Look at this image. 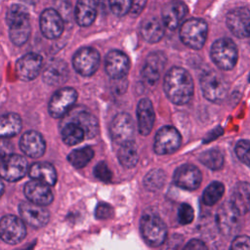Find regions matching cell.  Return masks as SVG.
<instances>
[{
  "instance_id": "cell-16",
  "label": "cell",
  "mask_w": 250,
  "mask_h": 250,
  "mask_svg": "<svg viewBox=\"0 0 250 250\" xmlns=\"http://www.w3.org/2000/svg\"><path fill=\"white\" fill-rule=\"evenodd\" d=\"M227 24L233 35L239 38L250 36V11L246 8H236L227 17Z\"/></svg>"
},
{
  "instance_id": "cell-41",
  "label": "cell",
  "mask_w": 250,
  "mask_h": 250,
  "mask_svg": "<svg viewBox=\"0 0 250 250\" xmlns=\"http://www.w3.org/2000/svg\"><path fill=\"white\" fill-rule=\"evenodd\" d=\"M194 217L193 209L188 203H183L178 209V221L181 225H188Z\"/></svg>"
},
{
  "instance_id": "cell-8",
  "label": "cell",
  "mask_w": 250,
  "mask_h": 250,
  "mask_svg": "<svg viewBox=\"0 0 250 250\" xmlns=\"http://www.w3.org/2000/svg\"><path fill=\"white\" fill-rule=\"evenodd\" d=\"M240 214L232 206L230 201L223 203L217 211L216 221L218 229L226 236L235 234L240 229Z\"/></svg>"
},
{
  "instance_id": "cell-34",
  "label": "cell",
  "mask_w": 250,
  "mask_h": 250,
  "mask_svg": "<svg viewBox=\"0 0 250 250\" xmlns=\"http://www.w3.org/2000/svg\"><path fill=\"white\" fill-rule=\"evenodd\" d=\"M94 150L90 146H85L77 149H73L67 156L69 163L79 169L86 166L93 158Z\"/></svg>"
},
{
  "instance_id": "cell-30",
  "label": "cell",
  "mask_w": 250,
  "mask_h": 250,
  "mask_svg": "<svg viewBox=\"0 0 250 250\" xmlns=\"http://www.w3.org/2000/svg\"><path fill=\"white\" fill-rule=\"evenodd\" d=\"M21 118L17 113L0 115V138L6 139L16 136L21 130Z\"/></svg>"
},
{
  "instance_id": "cell-47",
  "label": "cell",
  "mask_w": 250,
  "mask_h": 250,
  "mask_svg": "<svg viewBox=\"0 0 250 250\" xmlns=\"http://www.w3.org/2000/svg\"><path fill=\"white\" fill-rule=\"evenodd\" d=\"M206 248H207L206 244L199 239H191L185 246V249L187 250H201Z\"/></svg>"
},
{
  "instance_id": "cell-22",
  "label": "cell",
  "mask_w": 250,
  "mask_h": 250,
  "mask_svg": "<svg viewBox=\"0 0 250 250\" xmlns=\"http://www.w3.org/2000/svg\"><path fill=\"white\" fill-rule=\"evenodd\" d=\"M21 151L32 158L42 156L46 149V143L42 135L36 131L25 132L20 140Z\"/></svg>"
},
{
  "instance_id": "cell-5",
  "label": "cell",
  "mask_w": 250,
  "mask_h": 250,
  "mask_svg": "<svg viewBox=\"0 0 250 250\" xmlns=\"http://www.w3.org/2000/svg\"><path fill=\"white\" fill-rule=\"evenodd\" d=\"M200 86L204 97L213 103L222 102L229 91L227 80L220 73L213 70L201 75Z\"/></svg>"
},
{
  "instance_id": "cell-17",
  "label": "cell",
  "mask_w": 250,
  "mask_h": 250,
  "mask_svg": "<svg viewBox=\"0 0 250 250\" xmlns=\"http://www.w3.org/2000/svg\"><path fill=\"white\" fill-rule=\"evenodd\" d=\"M43 59L39 54L28 53L18 60L16 62V70L18 76L24 81L35 79L41 71Z\"/></svg>"
},
{
  "instance_id": "cell-7",
  "label": "cell",
  "mask_w": 250,
  "mask_h": 250,
  "mask_svg": "<svg viewBox=\"0 0 250 250\" xmlns=\"http://www.w3.org/2000/svg\"><path fill=\"white\" fill-rule=\"evenodd\" d=\"M26 234L22 219L15 215H6L0 219V238L11 245L20 243Z\"/></svg>"
},
{
  "instance_id": "cell-13",
  "label": "cell",
  "mask_w": 250,
  "mask_h": 250,
  "mask_svg": "<svg viewBox=\"0 0 250 250\" xmlns=\"http://www.w3.org/2000/svg\"><path fill=\"white\" fill-rule=\"evenodd\" d=\"M42 34L48 39L60 37L63 31V20L60 12L49 8L41 13L39 20Z\"/></svg>"
},
{
  "instance_id": "cell-18",
  "label": "cell",
  "mask_w": 250,
  "mask_h": 250,
  "mask_svg": "<svg viewBox=\"0 0 250 250\" xmlns=\"http://www.w3.org/2000/svg\"><path fill=\"white\" fill-rule=\"evenodd\" d=\"M202 175L199 169L191 164L179 166L174 173V183L181 188L188 190L196 189L201 184Z\"/></svg>"
},
{
  "instance_id": "cell-42",
  "label": "cell",
  "mask_w": 250,
  "mask_h": 250,
  "mask_svg": "<svg viewBox=\"0 0 250 250\" xmlns=\"http://www.w3.org/2000/svg\"><path fill=\"white\" fill-rule=\"evenodd\" d=\"M94 175L97 179L103 182H109L112 178V173L105 162H99L94 168Z\"/></svg>"
},
{
  "instance_id": "cell-1",
  "label": "cell",
  "mask_w": 250,
  "mask_h": 250,
  "mask_svg": "<svg viewBox=\"0 0 250 250\" xmlns=\"http://www.w3.org/2000/svg\"><path fill=\"white\" fill-rule=\"evenodd\" d=\"M163 88L167 98L173 104H185L192 97L193 81L186 69L175 66L165 75Z\"/></svg>"
},
{
  "instance_id": "cell-6",
  "label": "cell",
  "mask_w": 250,
  "mask_h": 250,
  "mask_svg": "<svg viewBox=\"0 0 250 250\" xmlns=\"http://www.w3.org/2000/svg\"><path fill=\"white\" fill-rule=\"evenodd\" d=\"M77 100V92L70 87H62L50 99L48 109L52 117H63Z\"/></svg>"
},
{
  "instance_id": "cell-48",
  "label": "cell",
  "mask_w": 250,
  "mask_h": 250,
  "mask_svg": "<svg viewBox=\"0 0 250 250\" xmlns=\"http://www.w3.org/2000/svg\"><path fill=\"white\" fill-rule=\"evenodd\" d=\"M3 191H4V185H3V182H2L1 177H0V197L3 194Z\"/></svg>"
},
{
  "instance_id": "cell-40",
  "label": "cell",
  "mask_w": 250,
  "mask_h": 250,
  "mask_svg": "<svg viewBox=\"0 0 250 250\" xmlns=\"http://www.w3.org/2000/svg\"><path fill=\"white\" fill-rule=\"evenodd\" d=\"M111 12L118 17L126 15L131 6V0H108Z\"/></svg>"
},
{
  "instance_id": "cell-3",
  "label": "cell",
  "mask_w": 250,
  "mask_h": 250,
  "mask_svg": "<svg viewBox=\"0 0 250 250\" xmlns=\"http://www.w3.org/2000/svg\"><path fill=\"white\" fill-rule=\"evenodd\" d=\"M207 23L201 19H189L182 22L180 38L182 42L191 49H201L207 38Z\"/></svg>"
},
{
  "instance_id": "cell-33",
  "label": "cell",
  "mask_w": 250,
  "mask_h": 250,
  "mask_svg": "<svg viewBox=\"0 0 250 250\" xmlns=\"http://www.w3.org/2000/svg\"><path fill=\"white\" fill-rule=\"evenodd\" d=\"M84 138L85 133L83 129L73 121L65 124L62 130V139L63 143L68 146L77 145Z\"/></svg>"
},
{
  "instance_id": "cell-36",
  "label": "cell",
  "mask_w": 250,
  "mask_h": 250,
  "mask_svg": "<svg viewBox=\"0 0 250 250\" xmlns=\"http://www.w3.org/2000/svg\"><path fill=\"white\" fill-rule=\"evenodd\" d=\"M165 180L166 176L163 170L153 169L146 175L144 179V185L146 189L150 191H156L163 187V185L165 184Z\"/></svg>"
},
{
  "instance_id": "cell-19",
  "label": "cell",
  "mask_w": 250,
  "mask_h": 250,
  "mask_svg": "<svg viewBox=\"0 0 250 250\" xmlns=\"http://www.w3.org/2000/svg\"><path fill=\"white\" fill-rule=\"evenodd\" d=\"M130 67L128 57L121 51L112 50L107 53L104 60V68L112 79L124 78Z\"/></svg>"
},
{
  "instance_id": "cell-12",
  "label": "cell",
  "mask_w": 250,
  "mask_h": 250,
  "mask_svg": "<svg viewBox=\"0 0 250 250\" xmlns=\"http://www.w3.org/2000/svg\"><path fill=\"white\" fill-rule=\"evenodd\" d=\"M110 135L117 144L133 141L135 135V124L132 117L125 112L117 114L110 124Z\"/></svg>"
},
{
  "instance_id": "cell-26",
  "label": "cell",
  "mask_w": 250,
  "mask_h": 250,
  "mask_svg": "<svg viewBox=\"0 0 250 250\" xmlns=\"http://www.w3.org/2000/svg\"><path fill=\"white\" fill-rule=\"evenodd\" d=\"M28 175L31 179L40 181L48 186H54L57 182L55 167L47 162H36L28 168Z\"/></svg>"
},
{
  "instance_id": "cell-25",
  "label": "cell",
  "mask_w": 250,
  "mask_h": 250,
  "mask_svg": "<svg viewBox=\"0 0 250 250\" xmlns=\"http://www.w3.org/2000/svg\"><path fill=\"white\" fill-rule=\"evenodd\" d=\"M230 203L240 215L250 211V184L246 182L237 183L231 192Z\"/></svg>"
},
{
  "instance_id": "cell-49",
  "label": "cell",
  "mask_w": 250,
  "mask_h": 250,
  "mask_svg": "<svg viewBox=\"0 0 250 250\" xmlns=\"http://www.w3.org/2000/svg\"><path fill=\"white\" fill-rule=\"evenodd\" d=\"M249 81H250V75H249Z\"/></svg>"
},
{
  "instance_id": "cell-21",
  "label": "cell",
  "mask_w": 250,
  "mask_h": 250,
  "mask_svg": "<svg viewBox=\"0 0 250 250\" xmlns=\"http://www.w3.org/2000/svg\"><path fill=\"white\" fill-rule=\"evenodd\" d=\"M47 184H44L37 180H31L27 182L23 188V192L28 201L39 204L48 205L53 201V193Z\"/></svg>"
},
{
  "instance_id": "cell-38",
  "label": "cell",
  "mask_w": 250,
  "mask_h": 250,
  "mask_svg": "<svg viewBox=\"0 0 250 250\" xmlns=\"http://www.w3.org/2000/svg\"><path fill=\"white\" fill-rule=\"evenodd\" d=\"M235 153L242 163L250 166V141H239L235 146Z\"/></svg>"
},
{
  "instance_id": "cell-39",
  "label": "cell",
  "mask_w": 250,
  "mask_h": 250,
  "mask_svg": "<svg viewBox=\"0 0 250 250\" xmlns=\"http://www.w3.org/2000/svg\"><path fill=\"white\" fill-rule=\"evenodd\" d=\"M25 17H29L27 9L21 4H14L7 11L6 21H7V23H9L13 21H16V20H19L21 18H25Z\"/></svg>"
},
{
  "instance_id": "cell-43",
  "label": "cell",
  "mask_w": 250,
  "mask_h": 250,
  "mask_svg": "<svg viewBox=\"0 0 250 250\" xmlns=\"http://www.w3.org/2000/svg\"><path fill=\"white\" fill-rule=\"evenodd\" d=\"M95 216L99 220H106L110 219L113 216V208L104 202H101L96 207Z\"/></svg>"
},
{
  "instance_id": "cell-44",
  "label": "cell",
  "mask_w": 250,
  "mask_h": 250,
  "mask_svg": "<svg viewBox=\"0 0 250 250\" xmlns=\"http://www.w3.org/2000/svg\"><path fill=\"white\" fill-rule=\"evenodd\" d=\"M230 249L239 250V249H250V237L241 235L236 236L230 245Z\"/></svg>"
},
{
  "instance_id": "cell-29",
  "label": "cell",
  "mask_w": 250,
  "mask_h": 250,
  "mask_svg": "<svg viewBox=\"0 0 250 250\" xmlns=\"http://www.w3.org/2000/svg\"><path fill=\"white\" fill-rule=\"evenodd\" d=\"M142 37L148 43L158 42L164 35V25L156 18L145 20L140 27Z\"/></svg>"
},
{
  "instance_id": "cell-10",
  "label": "cell",
  "mask_w": 250,
  "mask_h": 250,
  "mask_svg": "<svg viewBox=\"0 0 250 250\" xmlns=\"http://www.w3.org/2000/svg\"><path fill=\"white\" fill-rule=\"evenodd\" d=\"M28 171L26 159L13 152L0 161V177L8 182H16L23 178Z\"/></svg>"
},
{
  "instance_id": "cell-31",
  "label": "cell",
  "mask_w": 250,
  "mask_h": 250,
  "mask_svg": "<svg viewBox=\"0 0 250 250\" xmlns=\"http://www.w3.org/2000/svg\"><path fill=\"white\" fill-rule=\"evenodd\" d=\"M73 122L77 123L84 131L85 137L93 138L97 135L99 124L97 118L90 112L82 110L73 117Z\"/></svg>"
},
{
  "instance_id": "cell-27",
  "label": "cell",
  "mask_w": 250,
  "mask_h": 250,
  "mask_svg": "<svg viewBox=\"0 0 250 250\" xmlns=\"http://www.w3.org/2000/svg\"><path fill=\"white\" fill-rule=\"evenodd\" d=\"M75 20L80 26L91 25L97 16V4L95 0H77L75 6Z\"/></svg>"
},
{
  "instance_id": "cell-2",
  "label": "cell",
  "mask_w": 250,
  "mask_h": 250,
  "mask_svg": "<svg viewBox=\"0 0 250 250\" xmlns=\"http://www.w3.org/2000/svg\"><path fill=\"white\" fill-rule=\"evenodd\" d=\"M141 232L144 239L153 247L160 246L167 237V228L162 219L153 212H146L141 219Z\"/></svg>"
},
{
  "instance_id": "cell-32",
  "label": "cell",
  "mask_w": 250,
  "mask_h": 250,
  "mask_svg": "<svg viewBox=\"0 0 250 250\" xmlns=\"http://www.w3.org/2000/svg\"><path fill=\"white\" fill-rule=\"evenodd\" d=\"M118 160L125 168H133L138 162L137 146L133 141L121 145L118 150Z\"/></svg>"
},
{
  "instance_id": "cell-37",
  "label": "cell",
  "mask_w": 250,
  "mask_h": 250,
  "mask_svg": "<svg viewBox=\"0 0 250 250\" xmlns=\"http://www.w3.org/2000/svg\"><path fill=\"white\" fill-rule=\"evenodd\" d=\"M224 191H225V187L222 183L213 182L203 191L202 200L206 205L212 206L222 198Z\"/></svg>"
},
{
  "instance_id": "cell-28",
  "label": "cell",
  "mask_w": 250,
  "mask_h": 250,
  "mask_svg": "<svg viewBox=\"0 0 250 250\" xmlns=\"http://www.w3.org/2000/svg\"><path fill=\"white\" fill-rule=\"evenodd\" d=\"M8 25L10 39L15 45L21 46L27 41L31 31L29 17L14 21L8 23Z\"/></svg>"
},
{
  "instance_id": "cell-46",
  "label": "cell",
  "mask_w": 250,
  "mask_h": 250,
  "mask_svg": "<svg viewBox=\"0 0 250 250\" xmlns=\"http://www.w3.org/2000/svg\"><path fill=\"white\" fill-rule=\"evenodd\" d=\"M12 151H13L12 145L9 142H7L5 139L0 138V161L5 156L12 153Z\"/></svg>"
},
{
  "instance_id": "cell-35",
  "label": "cell",
  "mask_w": 250,
  "mask_h": 250,
  "mask_svg": "<svg viewBox=\"0 0 250 250\" xmlns=\"http://www.w3.org/2000/svg\"><path fill=\"white\" fill-rule=\"evenodd\" d=\"M199 161L211 170H220L224 165V155L217 148H211L199 154Z\"/></svg>"
},
{
  "instance_id": "cell-14",
  "label": "cell",
  "mask_w": 250,
  "mask_h": 250,
  "mask_svg": "<svg viewBox=\"0 0 250 250\" xmlns=\"http://www.w3.org/2000/svg\"><path fill=\"white\" fill-rule=\"evenodd\" d=\"M165 63L166 58L161 52H153L146 57L142 69V78L147 86L152 87L157 84Z\"/></svg>"
},
{
  "instance_id": "cell-11",
  "label": "cell",
  "mask_w": 250,
  "mask_h": 250,
  "mask_svg": "<svg viewBox=\"0 0 250 250\" xmlns=\"http://www.w3.org/2000/svg\"><path fill=\"white\" fill-rule=\"evenodd\" d=\"M72 65L80 75L91 76L100 65V54L94 48L83 47L74 54Z\"/></svg>"
},
{
  "instance_id": "cell-20",
  "label": "cell",
  "mask_w": 250,
  "mask_h": 250,
  "mask_svg": "<svg viewBox=\"0 0 250 250\" xmlns=\"http://www.w3.org/2000/svg\"><path fill=\"white\" fill-rule=\"evenodd\" d=\"M69 76L68 66L64 61L54 59L43 69V80L50 86H60L67 81Z\"/></svg>"
},
{
  "instance_id": "cell-24",
  "label": "cell",
  "mask_w": 250,
  "mask_h": 250,
  "mask_svg": "<svg viewBox=\"0 0 250 250\" xmlns=\"http://www.w3.org/2000/svg\"><path fill=\"white\" fill-rule=\"evenodd\" d=\"M188 13L187 6L182 2H171L164 6L162 10L163 23L169 29H176Z\"/></svg>"
},
{
  "instance_id": "cell-15",
  "label": "cell",
  "mask_w": 250,
  "mask_h": 250,
  "mask_svg": "<svg viewBox=\"0 0 250 250\" xmlns=\"http://www.w3.org/2000/svg\"><path fill=\"white\" fill-rule=\"evenodd\" d=\"M19 212L23 222L34 228H42L49 222L50 214L43 206L33 202H21Z\"/></svg>"
},
{
  "instance_id": "cell-9",
  "label": "cell",
  "mask_w": 250,
  "mask_h": 250,
  "mask_svg": "<svg viewBox=\"0 0 250 250\" xmlns=\"http://www.w3.org/2000/svg\"><path fill=\"white\" fill-rule=\"evenodd\" d=\"M181 143L182 137L179 131L173 126H164L155 135L153 149L160 155L170 154L180 147Z\"/></svg>"
},
{
  "instance_id": "cell-4",
  "label": "cell",
  "mask_w": 250,
  "mask_h": 250,
  "mask_svg": "<svg viewBox=\"0 0 250 250\" xmlns=\"http://www.w3.org/2000/svg\"><path fill=\"white\" fill-rule=\"evenodd\" d=\"M237 58V48L232 40L220 38L213 43L211 47V59L219 68L224 70L233 68Z\"/></svg>"
},
{
  "instance_id": "cell-45",
  "label": "cell",
  "mask_w": 250,
  "mask_h": 250,
  "mask_svg": "<svg viewBox=\"0 0 250 250\" xmlns=\"http://www.w3.org/2000/svg\"><path fill=\"white\" fill-rule=\"evenodd\" d=\"M147 0H131V6L129 13L132 17H137L139 16L144 8L146 7Z\"/></svg>"
},
{
  "instance_id": "cell-23",
  "label": "cell",
  "mask_w": 250,
  "mask_h": 250,
  "mask_svg": "<svg viewBox=\"0 0 250 250\" xmlns=\"http://www.w3.org/2000/svg\"><path fill=\"white\" fill-rule=\"evenodd\" d=\"M137 117H138V129L140 134L146 136L148 135L153 127L155 114L152 104L149 99H142L137 106Z\"/></svg>"
}]
</instances>
